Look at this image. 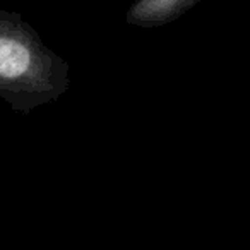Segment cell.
I'll return each instance as SVG.
<instances>
[{"mask_svg": "<svg viewBox=\"0 0 250 250\" xmlns=\"http://www.w3.org/2000/svg\"><path fill=\"white\" fill-rule=\"evenodd\" d=\"M43 70L35 38L21 19L0 11V100L21 110L33 103Z\"/></svg>", "mask_w": 250, "mask_h": 250, "instance_id": "6da1fadb", "label": "cell"}]
</instances>
